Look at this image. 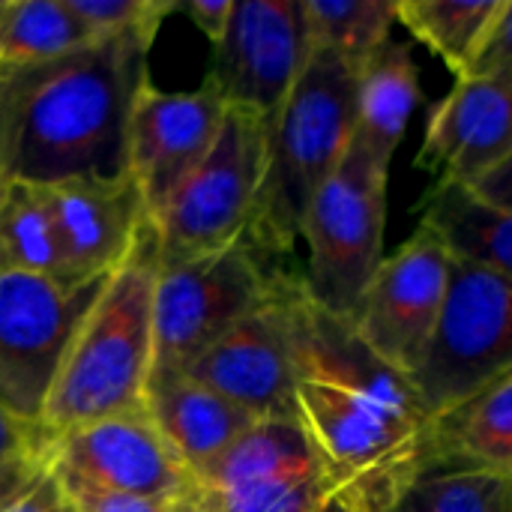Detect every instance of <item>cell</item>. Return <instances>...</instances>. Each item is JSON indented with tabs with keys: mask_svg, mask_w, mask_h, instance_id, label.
<instances>
[{
	"mask_svg": "<svg viewBox=\"0 0 512 512\" xmlns=\"http://www.w3.org/2000/svg\"><path fill=\"white\" fill-rule=\"evenodd\" d=\"M297 417L315 441L336 495L357 512H387L435 462V417L411 375L384 363L354 330L318 306L303 276L279 267Z\"/></svg>",
	"mask_w": 512,
	"mask_h": 512,
	"instance_id": "cell-1",
	"label": "cell"
},
{
	"mask_svg": "<svg viewBox=\"0 0 512 512\" xmlns=\"http://www.w3.org/2000/svg\"><path fill=\"white\" fill-rule=\"evenodd\" d=\"M156 30L99 36L63 57L0 66V159L12 183L126 174L129 117Z\"/></svg>",
	"mask_w": 512,
	"mask_h": 512,
	"instance_id": "cell-2",
	"label": "cell"
},
{
	"mask_svg": "<svg viewBox=\"0 0 512 512\" xmlns=\"http://www.w3.org/2000/svg\"><path fill=\"white\" fill-rule=\"evenodd\" d=\"M156 279L159 231L147 219L66 348L42 411V426L51 438L108 417L144 411L153 372Z\"/></svg>",
	"mask_w": 512,
	"mask_h": 512,
	"instance_id": "cell-3",
	"label": "cell"
},
{
	"mask_svg": "<svg viewBox=\"0 0 512 512\" xmlns=\"http://www.w3.org/2000/svg\"><path fill=\"white\" fill-rule=\"evenodd\" d=\"M357 78L360 63L327 48H312L303 75L270 120L267 168L243 234L267 264L294 252L312 198L351 150L357 132Z\"/></svg>",
	"mask_w": 512,
	"mask_h": 512,
	"instance_id": "cell-4",
	"label": "cell"
},
{
	"mask_svg": "<svg viewBox=\"0 0 512 512\" xmlns=\"http://www.w3.org/2000/svg\"><path fill=\"white\" fill-rule=\"evenodd\" d=\"M270 117L228 105L201 165L153 216L159 267H177L243 240L267 168Z\"/></svg>",
	"mask_w": 512,
	"mask_h": 512,
	"instance_id": "cell-5",
	"label": "cell"
},
{
	"mask_svg": "<svg viewBox=\"0 0 512 512\" xmlns=\"http://www.w3.org/2000/svg\"><path fill=\"white\" fill-rule=\"evenodd\" d=\"M387 183L390 171L351 141L303 219L300 240L309 252L303 285L318 306L348 321L384 261Z\"/></svg>",
	"mask_w": 512,
	"mask_h": 512,
	"instance_id": "cell-6",
	"label": "cell"
},
{
	"mask_svg": "<svg viewBox=\"0 0 512 512\" xmlns=\"http://www.w3.org/2000/svg\"><path fill=\"white\" fill-rule=\"evenodd\" d=\"M507 378H512V279L456 261L441 324L411 381L429 414L441 420Z\"/></svg>",
	"mask_w": 512,
	"mask_h": 512,
	"instance_id": "cell-7",
	"label": "cell"
},
{
	"mask_svg": "<svg viewBox=\"0 0 512 512\" xmlns=\"http://www.w3.org/2000/svg\"><path fill=\"white\" fill-rule=\"evenodd\" d=\"M276 267L246 240L177 267H159L153 294V369H186L231 327L264 306Z\"/></svg>",
	"mask_w": 512,
	"mask_h": 512,
	"instance_id": "cell-8",
	"label": "cell"
},
{
	"mask_svg": "<svg viewBox=\"0 0 512 512\" xmlns=\"http://www.w3.org/2000/svg\"><path fill=\"white\" fill-rule=\"evenodd\" d=\"M105 279L66 288L39 276H0V405L6 411L42 426L66 348Z\"/></svg>",
	"mask_w": 512,
	"mask_h": 512,
	"instance_id": "cell-9",
	"label": "cell"
},
{
	"mask_svg": "<svg viewBox=\"0 0 512 512\" xmlns=\"http://www.w3.org/2000/svg\"><path fill=\"white\" fill-rule=\"evenodd\" d=\"M195 486L213 512H321L336 495L300 420H258Z\"/></svg>",
	"mask_w": 512,
	"mask_h": 512,
	"instance_id": "cell-10",
	"label": "cell"
},
{
	"mask_svg": "<svg viewBox=\"0 0 512 512\" xmlns=\"http://www.w3.org/2000/svg\"><path fill=\"white\" fill-rule=\"evenodd\" d=\"M453 255L426 228L384 258L363 291L351 324L357 336L393 369L414 375L426 360L453 279Z\"/></svg>",
	"mask_w": 512,
	"mask_h": 512,
	"instance_id": "cell-11",
	"label": "cell"
},
{
	"mask_svg": "<svg viewBox=\"0 0 512 512\" xmlns=\"http://www.w3.org/2000/svg\"><path fill=\"white\" fill-rule=\"evenodd\" d=\"M213 48L207 75L225 102L273 120L315 45L303 0H234L228 27Z\"/></svg>",
	"mask_w": 512,
	"mask_h": 512,
	"instance_id": "cell-12",
	"label": "cell"
},
{
	"mask_svg": "<svg viewBox=\"0 0 512 512\" xmlns=\"http://www.w3.org/2000/svg\"><path fill=\"white\" fill-rule=\"evenodd\" d=\"M228 102L207 75L195 90L141 87L126 135V171L138 183L150 219L210 153Z\"/></svg>",
	"mask_w": 512,
	"mask_h": 512,
	"instance_id": "cell-13",
	"label": "cell"
},
{
	"mask_svg": "<svg viewBox=\"0 0 512 512\" xmlns=\"http://www.w3.org/2000/svg\"><path fill=\"white\" fill-rule=\"evenodd\" d=\"M48 462L102 489L147 501L177 504L198 492L192 471L177 459L147 408L54 435Z\"/></svg>",
	"mask_w": 512,
	"mask_h": 512,
	"instance_id": "cell-14",
	"label": "cell"
},
{
	"mask_svg": "<svg viewBox=\"0 0 512 512\" xmlns=\"http://www.w3.org/2000/svg\"><path fill=\"white\" fill-rule=\"evenodd\" d=\"M276 273L267 303L231 327L183 372L249 411L255 420H300L291 339L276 294Z\"/></svg>",
	"mask_w": 512,
	"mask_h": 512,
	"instance_id": "cell-15",
	"label": "cell"
},
{
	"mask_svg": "<svg viewBox=\"0 0 512 512\" xmlns=\"http://www.w3.org/2000/svg\"><path fill=\"white\" fill-rule=\"evenodd\" d=\"M42 189L54 216L69 288L111 276L150 219L129 171L108 180L87 177Z\"/></svg>",
	"mask_w": 512,
	"mask_h": 512,
	"instance_id": "cell-16",
	"label": "cell"
},
{
	"mask_svg": "<svg viewBox=\"0 0 512 512\" xmlns=\"http://www.w3.org/2000/svg\"><path fill=\"white\" fill-rule=\"evenodd\" d=\"M510 153L512 75H468L432 111L417 168L438 183L474 186Z\"/></svg>",
	"mask_w": 512,
	"mask_h": 512,
	"instance_id": "cell-17",
	"label": "cell"
},
{
	"mask_svg": "<svg viewBox=\"0 0 512 512\" xmlns=\"http://www.w3.org/2000/svg\"><path fill=\"white\" fill-rule=\"evenodd\" d=\"M144 408L177 459L198 477L258 420L183 369H153Z\"/></svg>",
	"mask_w": 512,
	"mask_h": 512,
	"instance_id": "cell-18",
	"label": "cell"
},
{
	"mask_svg": "<svg viewBox=\"0 0 512 512\" xmlns=\"http://www.w3.org/2000/svg\"><path fill=\"white\" fill-rule=\"evenodd\" d=\"M420 102V78L405 42H384L357 78V132L354 144L384 171L405 138L411 114Z\"/></svg>",
	"mask_w": 512,
	"mask_h": 512,
	"instance_id": "cell-19",
	"label": "cell"
},
{
	"mask_svg": "<svg viewBox=\"0 0 512 512\" xmlns=\"http://www.w3.org/2000/svg\"><path fill=\"white\" fill-rule=\"evenodd\" d=\"M420 228L432 231L453 261L512 279V213L480 201L468 186L435 183L423 198Z\"/></svg>",
	"mask_w": 512,
	"mask_h": 512,
	"instance_id": "cell-20",
	"label": "cell"
},
{
	"mask_svg": "<svg viewBox=\"0 0 512 512\" xmlns=\"http://www.w3.org/2000/svg\"><path fill=\"white\" fill-rule=\"evenodd\" d=\"M512 474V378L435 420V462Z\"/></svg>",
	"mask_w": 512,
	"mask_h": 512,
	"instance_id": "cell-21",
	"label": "cell"
},
{
	"mask_svg": "<svg viewBox=\"0 0 512 512\" xmlns=\"http://www.w3.org/2000/svg\"><path fill=\"white\" fill-rule=\"evenodd\" d=\"M0 276H39L66 285L60 240L42 186L6 180L0 192Z\"/></svg>",
	"mask_w": 512,
	"mask_h": 512,
	"instance_id": "cell-22",
	"label": "cell"
},
{
	"mask_svg": "<svg viewBox=\"0 0 512 512\" xmlns=\"http://www.w3.org/2000/svg\"><path fill=\"white\" fill-rule=\"evenodd\" d=\"M504 0H399L396 21L459 78L471 69Z\"/></svg>",
	"mask_w": 512,
	"mask_h": 512,
	"instance_id": "cell-23",
	"label": "cell"
},
{
	"mask_svg": "<svg viewBox=\"0 0 512 512\" xmlns=\"http://www.w3.org/2000/svg\"><path fill=\"white\" fill-rule=\"evenodd\" d=\"M93 39L66 0H0V66L54 60Z\"/></svg>",
	"mask_w": 512,
	"mask_h": 512,
	"instance_id": "cell-24",
	"label": "cell"
},
{
	"mask_svg": "<svg viewBox=\"0 0 512 512\" xmlns=\"http://www.w3.org/2000/svg\"><path fill=\"white\" fill-rule=\"evenodd\" d=\"M387 512H512V474L432 465Z\"/></svg>",
	"mask_w": 512,
	"mask_h": 512,
	"instance_id": "cell-25",
	"label": "cell"
},
{
	"mask_svg": "<svg viewBox=\"0 0 512 512\" xmlns=\"http://www.w3.org/2000/svg\"><path fill=\"white\" fill-rule=\"evenodd\" d=\"M315 48H327L351 63H366L396 21L393 0H303Z\"/></svg>",
	"mask_w": 512,
	"mask_h": 512,
	"instance_id": "cell-26",
	"label": "cell"
},
{
	"mask_svg": "<svg viewBox=\"0 0 512 512\" xmlns=\"http://www.w3.org/2000/svg\"><path fill=\"white\" fill-rule=\"evenodd\" d=\"M66 6L90 27V33L114 36L123 30H159L162 18L177 12V0H66Z\"/></svg>",
	"mask_w": 512,
	"mask_h": 512,
	"instance_id": "cell-27",
	"label": "cell"
},
{
	"mask_svg": "<svg viewBox=\"0 0 512 512\" xmlns=\"http://www.w3.org/2000/svg\"><path fill=\"white\" fill-rule=\"evenodd\" d=\"M51 456L45 426L15 417L0 405V471H42Z\"/></svg>",
	"mask_w": 512,
	"mask_h": 512,
	"instance_id": "cell-28",
	"label": "cell"
},
{
	"mask_svg": "<svg viewBox=\"0 0 512 512\" xmlns=\"http://www.w3.org/2000/svg\"><path fill=\"white\" fill-rule=\"evenodd\" d=\"M54 468V474L60 477L63 489L69 492L72 504L81 512H174V504H162V501H147V498H135V495H123V492H111L102 489L54 462H48Z\"/></svg>",
	"mask_w": 512,
	"mask_h": 512,
	"instance_id": "cell-29",
	"label": "cell"
},
{
	"mask_svg": "<svg viewBox=\"0 0 512 512\" xmlns=\"http://www.w3.org/2000/svg\"><path fill=\"white\" fill-rule=\"evenodd\" d=\"M495 72H510L512 75V0L501 3V12L486 33V42L480 45L471 69L462 75H495Z\"/></svg>",
	"mask_w": 512,
	"mask_h": 512,
	"instance_id": "cell-30",
	"label": "cell"
},
{
	"mask_svg": "<svg viewBox=\"0 0 512 512\" xmlns=\"http://www.w3.org/2000/svg\"><path fill=\"white\" fill-rule=\"evenodd\" d=\"M0 512H81L75 504H72V498H69V492L63 489V483H60V477L54 474V468L51 465H45L30 483H27V489L9 504V507H3Z\"/></svg>",
	"mask_w": 512,
	"mask_h": 512,
	"instance_id": "cell-31",
	"label": "cell"
},
{
	"mask_svg": "<svg viewBox=\"0 0 512 512\" xmlns=\"http://www.w3.org/2000/svg\"><path fill=\"white\" fill-rule=\"evenodd\" d=\"M231 9H234V0H183L180 3V12H186L192 18V24L216 45L228 27V18H231Z\"/></svg>",
	"mask_w": 512,
	"mask_h": 512,
	"instance_id": "cell-32",
	"label": "cell"
},
{
	"mask_svg": "<svg viewBox=\"0 0 512 512\" xmlns=\"http://www.w3.org/2000/svg\"><path fill=\"white\" fill-rule=\"evenodd\" d=\"M480 201L492 204V207H501V210H510L512 213V153L498 165L492 168L489 174H483L474 186H468Z\"/></svg>",
	"mask_w": 512,
	"mask_h": 512,
	"instance_id": "cell-33",
	"label": "cell"
},
{
	"mask_svg": "<svg viewBox=\"0 0 512 512\" xmlns=\"http://www.w3.org/2000/svg\"><path fill=\"white\" fill-rule=\"evenodd\" d=\"M39 471H0V510L3 507H9L24 489H27V483L36 477Z\"/></svg>",
	"mask_w": 512,
	"mask_h": 512,
	"instance_id": "cell-34",
	"label": "cell"
},
{
	"mask_svg": "<svg viewBox=\"0 0 512 512\" xmlns=\"http://www.w3.org/2000/svg\"><path fill=\"white\" fill-rule=\"evenodd\" d=\"M174 512H213L207 507V501L198 495V492H192L189 498H183V501H177L174 504Z\"/></svg>",
	"mask_w": 512,
	"mask_h": 512,
	"instance_id": "cell-35",
	"label": "cell"
},
{
	"mask_svg": "<svg viewBox=\"0 0 512 512\" xmlns=\"http://www.w3.org/2000/svg\"><path fill=\"white\" fill-rule=\"evenodd\" d=\"M321 512H357V510H354V507H351L348 501H342L339 495H333V498H330V501L324 504V510H321Z\"/></svg>",
	"mask_w": 512,
	"mask_h": 512,
	"instance_id": "cell-36",
	"label": "cell"
},
{
	"mask_svg": "<svg viewBox=\"0 0 512 512\" xmlns=\"http://www.w3.org/2000/svg\"><path fill=\"white\" fill-rule=\"evenodd\" d=\"M3 186H6V174H3V159H0V192H3Z\"/></svg>",
	"mask_w": 512,
	"mask_h": 512,
	"instance_id": "cell-37",
	"label": "cell"
}]
</instances>
